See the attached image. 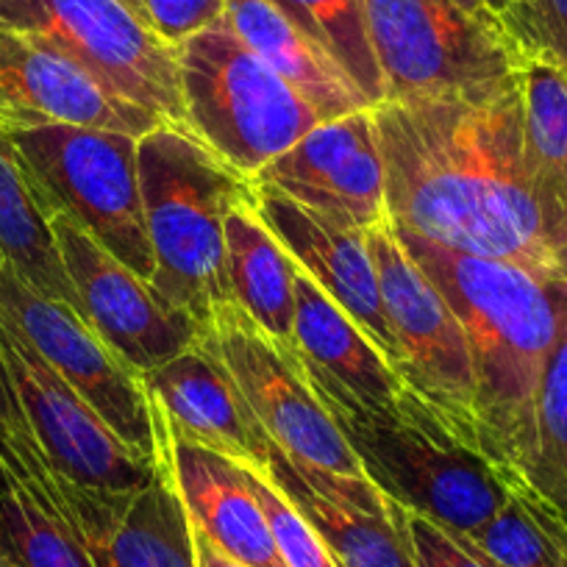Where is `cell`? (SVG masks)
<instances>
[{"label":"cell","instance_id":"6da1fadb","mask_svg":"<svg viewBox=\"0 0 567 567\" xmlns=\"http://www.w3.org/2000/svg\"><path fill=\"white\" fill-rule=\"evenodd\" d=\"M398 228L567 284V204L523 140V75L478 95L373 109Z\"/></svg>","mask_w":567,"mask_h":567},{"label":"cell","instance_id":"7a4b0ae2","mask_svg":"<svg viewBox=\"0 0 567 567\" xmlns=\"http://www.w3.org/2000/svg\"><path fill=\"white\" fill-rule=\"evenodd\" d=\"M395 231L465 329L482 451L526 478L537 449L539 386L567 323V284Z\"/></svg>","mask_w":567,"mask_h":567},{"label":"cell","instance_id":"3957f363","mask_svg":"<svg viewBox=\"0 0 567 567\" xmlns=\"http://www.w3.org/2000/svg\"><path fill=\"white\" fill-rule=\"evenodd\" d=\"M142 206L154 250V284L173 307L209 329L231 301L226 276V217L254 198V182L217 159L182 123L140 136Z\"/></svg>","mask_w":567,"mask_h":567},{"label":"cell","instance_id":"277c9868","mask_svg":"<svg viewBox=\"0 0 567 567\" xmlns=\"http://www.w3.org/2000/svg\"><path fill=\"white\" fill-rule=\"evenodd\" d=\"M178 84L184 125L250 182L323 123L223 18L178 45Z\"/></svg>","mask_w":567,"mask_h":567},{"label":"cell","instance_id":"5b68a950","mask_svg":"<svg viewBox=\"0 0 567 567\" xmlns=\"http://www.w3.org/2000/svg\"><path fill=\"white\" fill-rule=\"evenodd\" d=\"M401 412L403 417L390 420L329 414L364 476L403 509L454 534H471L493 520L509 504L515 473L460 443L412 390Z\"/></svg>","mask_w":567,"mask_h":567},{"label":"cell","instance_id":"8992f818","mask_svg":"<svg viewBox=\"0 0 567 567\" xmlns=\"http://www.w3.org/2000/svg\"><path fill=\"white\" fill-rule=\"evenodd\" d=\"M364 12L386 101L478 95L523 75L526 56L487 9L460 0H364Z\"/></svg>","mask_w":567,"mask_h":567},{"label":"cell","instance_id":"52a82bcc","mask_svg":"<svg viewBox=\"0 0 567 567\" xmlns=\"http://www.w3.org/2000/svg\"><path fill=\"white\" fill-rule=\"evenodd\" d=\"M12 140L53 215L73 217L114 259L151 281L154 250L142 206L140 140L81 125L12 131Z\"/></svg>","mask_w":567,"mask_h":567},{"label":"cell","instance_id":"ba28073f","mask_svg":"<svg viewBox=\"0 0 567 567\" xmlns=\"http://www.w3.org/2000/svg\"><path fill=\"white\" fill-rule=\"evenodd\" d=\"M0 31L45 42L114 95L184 125L178 45L125 0H0Z\"/></svg>","mask_w":567,"mask_h":567},{"label":"cell","instance_id":"9c48e42d","mask_svg":"<svg viewBox=\"0 0 567 567\" xmlns=\"http://www.w3.org/2000/svg\"><path fill=\"white\" fill-rule=\"evenodd\" d=\"M364 234L379 270L386 320L398 342V375L460 443L482 451L476 379L465 329L454 307L406 254L395 223L386 220Z\"/></svg>","mask_w":567,"mask_h":567},{"label":"cell","instance_id":"30bf717a","mask_svg":"<svg viewBox=\"0 0 567 567\" xmlns=\"http://www.w3.org/2000/svg\"><path fill=\"white\" fill-rule=\"evenodd\" d=\"M0 320H7L103 420L123 443L159 462L148 392L84 312L45 296L0 256Z\"/></svg>","mask_w":567,"mask_h":567},{"label":"cell","instance_id":"8fae6325","mask_svg":"<svg viewBox=\"0 0 567 567\" xmlns=\"http://www.w3.org/2000/svg\"><path fill=\"white\" fill-rule=\"evenodd\" d=\"M0 375L42 454L75 484L97 493H140L159 476V462L123 443L7 320H0Z\"/></svg>","mask_w":567,"mask_h":567},{"label":"cell","instance_id":"7c38bea8","mask_svg":"<svg viewBox=\"0 0 567 567\" xmlns=\"http://www.w3.org/2000/svg\"><path fill=\"white\" fill-rule=\"evenodd\" d=\"M209 337L272 445L303 465L342 476H364L362 462L315 395L296 359L237 303L228 301L217 309Z\"/></svg>","mask_w":567,"mask_h":567},{"label":"cell","instance_id":"4fadbf2b","mask_svg":"<svg viewBox=\"0 0 567 567\" xmlns=\"http://www.w3.org/2000/svg\"><path fill=\"white\" fill-rule=\"evenodd\" d=\"M53 234L81 312L136 375L162 368L200 340L206 326L114 259L73 217H53Z\"/></svg>","mask_w":567,"mask_h":567},{"label":"cell","instance_id":"5bb4252c","mask_svg":"<svg viewBox=\"0 0 567 567\" xmlns=\"http://www.w3.org/2000/svg\"><path fill=\"white\" fill-rule=\"evenodd\" d=\"M254 184L278 189L359 231L392 220L373 109L320 123L290 151L261 167Z\"/></svg>","mask_w":567,"mask_h":567},{"label":"cell","instance_id":"9a60e30c","mask_svg":"<svg viewBox=\"0 0 567 567\" xmlns=\"http://www.w3.org/2000/svg\"><path fill=\"white\" fill-rule=\"evenodd\" d=\"M329 412L353 417H403L409 386L368 337L303 270L296 272V323L287 348Z\"/></svg>","mask_w":567,"mask_h":567},{"label":"cell","instance_id":"2e32d148","mask_svg":"<svg viewBox=\"0 0 567 567\" xmlns=\"http://www.w3.org/2000/svg\"><path fill=\"white\" fill-rule=\"evenodd\" d=\"M267 476L318 532L340 567H417L409 509L368 476L303 465L272 443Z\"/></svg>","mask_w":567,"mask_h":567},{"label":"cell","instance_id":"e0dca14e","mask_svg":"<svg viewBox=\"0 0 567 567\" xmlns=\"http://www.w3.org/2000/svg\"><path fill=\"white\" fill-rule=\"evenodd\" d=\"M162 123L167 120L114 95L45 42L0 31V128L81 125L123 131L140 140Z\"/></svg>","mask_w":567,"mask_h":567},{"label":"cell","instance_id":"ac0fdd59","mask_svg":"<svg viewBox=\"0 0 567 567\" xmlns=\"http://www.w3.org/2000/svg\"><path fill=\"white\" fill-rule=\"evenodd\" d=\"M142 384L154 412L156 440H182L217 451L237 465L267 471L270 437L228 373L209 329L176 359L142 375Z\"/></svg>","mask_w":567,"mask_h":567},{"label":"cell","instance_id":"d6986e66","mask_svg":"<svg viewBox=\"0 0 567 567\" xmlns=\"http://www.w3.org/2000/svg\"><path fill=\"white\" fill-rule=\"evenodd\" d=\"M254 206L298 270L307 272L331 301L340 303L395 368L398 342L381 301L379 270L368 234L331 220L265 184H254Z\"/></svg>","mask_w":567,"mask_h":567},{"label":"cell","instance_id":"ffe728a7","mask_svg":"<svg viewBox=\"0 0 567 567\" xmlns=\"http://www.w3.org/2000/svg\"><path fill=\"white\" fill-rule=\"evenodd\" d=\"M156 443L189 520L206 539L250 567H284L265 509L237 462L173 437Z\"/></svg>","mask_w":567,"mask_h":567},{"label":"cell","instance_id":"44dd1931","mask_svg":"<svg viewBox=\"0 0 567 567\" xmlns=\"http://www.w3.org/2000/svg\"><path fill=\"white\" fill-rule=\"evenodd\" d=\"M223 20L234 34L296 92H301L326 120L346 117L362 109H375L357 81L312 40L303 34L270 0H226Z\"/></svg>","mask_w":567,"mask_h":567},{"label":"cell","instance_id":"7402d4cb","mask_svg":"<svg viewBox=\"0 0 567 567\" xmlns=\"http://www.w3.org/2000/svg\"><path fill=\"white\" fill-rule=\"evenodd\" d=\"M298 265L256 212L254 198L226 217V276L231 301L287 351L296 323Z\"/></svg>","mask_w":567,"mask_h":567},{"label":"cell","instance_id":"603a6c76","mask_svg":"<svg viewBox=\"0 0 567 567\" xmlns=\"http://www.w3.org/2000/svg\"><path fill=\"white\" fill-rule=\"evenodd\" d=\"M53 217L12 131L0 128V256L37 290L81 309L59 254Z\"/></svg>","mask_w":567,"mask_h":567},{"label":"cell","instance_id":"cb8c5ba5","mask_svg":"<svg viewBox=\"0 0 567 567\" xmlns=\"http://www.w3.org/2000/svg\"><path fill=\"white\" fill-rule=\"evenodd\" d=\"M86 550L95 567H198L193 520L162 462L159 476Z\"/></svg>","mask_w":567,"mask_h":567},{"label":"cell","instance_id":"d4e9b609","mask_svg":"<svg viewBox=\"0 0 567 567\" xmlns=\"http://www.w3.org/2000/svg\"><path fill=\"white\" fill-rule=\"evenodd\" d=\"M270 3L334 59L357 81L373 106L386 101L384 79L370 42L364 0H270Z\"/></svg>","mask_w":567,"mask_h":567},{"label":"cell","instance_id":"484cf974","mask_svg":"<svg viewBox=\"0 0 567 567\" xmlns=\"http://www.w3.org/2000/svg\"><path fill=\"white\" fill-rule=\"evenodd\" d=\"M0 550L14 567H95L79 537L0 467Z\"/></svg>","mask_w":567,"mask_h":567},{"label":"cell","instance_id":"4316f807","mask_svg":"<svg viewBox=\"0 0 567 567\" xmlns=\"http://www.w3.org/2000/svg\"><path fill=\"white\" fill-rule=\"evenodd\" d=\"M523 140L537 176L567 204V75L537 56L523 64Z\"/></svg>","mask_w":567,"mask_h":567},{"label":"cell","instance_id":"83f0119b","mask_svg":"<svg viewBox=\"0 0 567 567\" xmlns=\"http://www.w3.org/2000/svg\"><path fill=\"white\" fill-rule=\"evenodd\" d=\"M526 482L567 512V323L545 368L537 398V449Z\"/></svg>","mask_w":567,"mask_h":567},{"label":"cell","instance_id":"f1b7e54d","mask_svg":"<svg viewBox=\"0 0 567 567\" xmlns=\"http://www.w3.org/2000/svg\"><path fill=\"white\" fill-rule=\"evenodd\" d=\"M460 537H465L473 548L482 550L498 567H559L548 532L539 526L515 487H512L509 504L493 520Z\"/></svg>","mask_w":567,"mask_h":567},{"label":"cell","instance_id":"f546056e","mask_svg":"<svg viewBox=\"0 0 567 567\" xmlns=\"http://www.w3.org/2000/svg\"><path fill=\"white\" fill-rule=\"evenodd\" d=\"M239 467H243L256 501L265 509L284 567H340L331 550L326 548L323 539L318 537V532L303 520L301 512L292 506V501L272 484L267 471L250 465Z\"/></svg>","mask_w":567,"mask_h":567},{"label":"cell","instance_id":"4dcf8cb0","mask_svg":"<svg viewBox=\"0 0 567 567\" xmlns=\"http://www.w3.org/2000/svg\"><path fill=\"white\" fill-rule=\"evenodd\" d=\"M501 23L523 56L545 59L567 75V0H512Z\"/></svg>","mask_w":567,"mask_h":567},{"label":"cell","instance_id":"1f68e13d","mask_svg":"<svg viewBox=\"0 0 567 567\" xmlns=\"http://www.w3.org/2000/svg\"><path fill=\"white\" fill-rule=\"evenodd\" d=\"M409 537H412L417 567H498L465 537L414 512H409Z\"/></svg>","mask_w":567,"mask_h":567},{"label":"cell","instance_id":"d6a6232c","mask_svg":"<svg viewBox=\"0 0 567 567\" xmlns=\"http://www.w3.org/2000/svg\"><path fill=\"white\" fill-rule=\"evenodd\" d=\"M142 12L159 37L182 45L223 18L226 0H142Z\"/></svg>","mask_w":567,"mask_h":567},{"label":"cell","instance_id":"836d02e7","mask_svg":"<svg viewBox=\"0 0 567 567\" xmlns=\"http://www.w3.org/2000/svg\"><path fill=\"white\" fill-rule=\"evenodd\" d=\"M512 487H515V493L520 495L523 504L532 509V515L537 517L539 526L548 532L550 543H554V548H556L559 567H567V515L565 512L556 509L550 501H545L543 495H539L537 489H534L523 476H512Z\"/></svg>","mask_w":567,"mask_h":567},{"label":"cell","instance_id":"e575fe53","mask_svg":"<svg viewBox=\"0 0 567 567\" xmlns=\"http://www.w3.org/2000/svg\"><path fill=\"white\" fill-rule=\"evenodd\" d=\"M193 532H195V561H198V567H250L245 565V561L228 556L226 550L217 548V545L212 543V539H206L195 526Z\"/></svg>","mask_w":567,"mask_h":567},{"label":"cell","instance_id":"d590c367","mask_svg":"<svg viewBox=\"0 0 567 567\" xmlns=\"http://www.w3.org/2000/svg\"><path fill=\"white\" fill-rule=\"evenodd\" d=\"M482 3L489 9V12L498 14V18L506 12V9L512 7V0H482Z\"/></svg>","mask_w":567,"mask_h":567},{"label":"cell","instance_id":"8d00e7d4","mask_svg":"<svg viewBox=\"0 0 567 567\" xmlns=\"http://www.w3.org/2000/svg\"><path fill=\"white\" fill-rule=\"evenodd\" d=\"M460 3H462V7H467V9H487L482 0H460ZM487 12H489V9H487Z\"/></svg>","mask_w":567,"mask_h":567},{"label":"cell","instance_id":"74e56055","mask_svg":"<svg viewBox=\"0 0 567 567\" xmlns=\"http://www.w3.org/2000/svg\"><path fill=\"white\" fill-rule=\"evenodd\" d=\"M125 3H128V7L134 9L136 14H142V18H145V12H142V0H125ZM145 20H148V18H145Z\"/></svg>","mask_w":567,"mask_h":567},{"label":"cell","instance_id":"f35d334b","mask_svg":"<svg viewBox=\"0 0 567 567\" xmlns=\"http://www.w3.org/2000/svg\"><path fill=\"white\" fill-rule=\"evenodd\" d=\"M0 567H14L12 559H9V556L3 554V550H0Z\"/></svg>","mask_w":567,"mask_h":567},{"label":"cell","instance_id":"ab89813d","mask_svg":"<svg viewBox=\"0 0 567 567\" xmlns=\"http://www.w3.org/2000/svg\"><path fill=\"white\" fill-rule=\"evenodd\" d=\"M565 515H567V512H565Z\"/></svg>","mask_w":567,"mask_h":567}]
</instances>
